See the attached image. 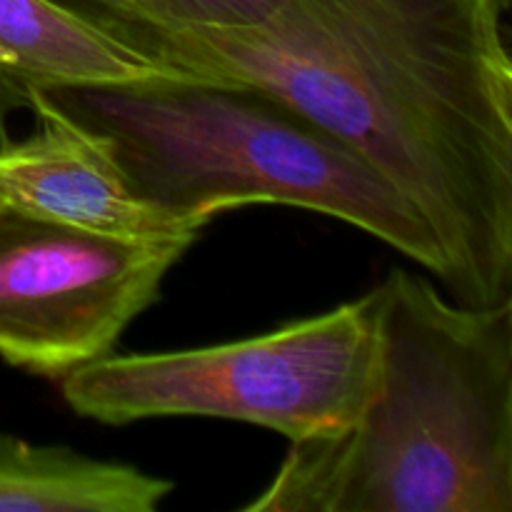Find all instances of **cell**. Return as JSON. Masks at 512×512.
<instances>
[{
    "instance_id": "6da1fadb",
    "label": "cell",
    "mask_w": 512,
    "mask_h": 512,
    "mask_svg": "<svg viewBox=\"0 0 512 512\" xmlns=\"http://www.w3.org/2000/svg\"><path fill=\"white\" fill-rule=\"evenodd\" d=\"M510 0H280L170 28L175 73L255 85L358 150L433 228L463 305L512 298Z\"/></svg>"
},
{
    "instance_id": "7a4b0ae2",
    "label": "cell",
    "mask_w": 512,
    "mask_h": 512,
    "mask_svg": "<svg viewBox=\"0 0 512 512\" xmlns=\"http://www.w3.org/2000/svg\"><path fill=\"white\" fill-rule=\"evenodd\" d=\"M378 378L338 433L290 443L245 512H512V298L463 305L393 268Z\"/></svg>"
},
{
    "instance_id": "3957f363",
    "label": "cell",
    "mask_w": 512,
    "mask_h": 512,
    "mask_svg": "<svg viewBox=\"0 0 512 512\" xmlns=\"http://www.w3.org/2000/svg\"><path fill=\"white\" fill-rule=\"evenodd\" d=\"M35 103L83 130L133 193L175 218L208 225L243 205L303 208L443 280V250L415 205L358 150L255 85L153 73L45 90Z\"/></svg>"
},
{
    "instance_id": "277c9868",
    "label": "cell",
    "mask_w": 512,
    "mask_h": 512,
    "mask_svg": "<svg viewBox=\"0 0 512 512\" xmlns=\"http://www.w3.org/2000/svg\"><path fill=\"white\" fill-rule=\"evenodd\" d=\"M375 378L368 290L323 315L235 343L133 355L110 350L60 375V395L75 415L103 425L238 420L300 443L345 428L363 410Z\"/></svg>"
},
{
    "instance_id": "5b68a950",
    "label": "cell",
    "mask_w": 512,
    "mask_h": 512,
    "mask_svg": "<svg viewBox=\"0 0 512 512\" xmlns=\"http://www.w3.org/2000/svg\"><path fill=\"white\" fill-rule=\"evenodd\" d=\"M190 245L103 238L0 198V360L60 378L110 353Z\"/></svg>"
},
{
    "instance_id": "8992f818",
    "label": "cell",
    "mask_w": 512,
    "mask_h": 512,
    "mask_svg": "<svg viewBox=\"0 0 512 512\" xmlns=\"http://www.w3.org/2000/svg\"><path fill=\"white\" fill-rule=\"evenodd\" d=\"M35 130L0 138V198L20 210L115 240L195 243L205 223L175 218L133 193L113 160L70 120L43 103Z\"/></svg>"
},
{
    "instance_id": "52a82bcc",
    "label": "cell",
    "mask_w": 512,
    "mask_h": 512,
    "mask_svg": "<svg viewBox=\"0 0 512 512\" xmlns=\"http://www.w3.org/2000/svg\"><path fill=\"white\" fill-rule=\"evenodd\" d=\"M170 73L53 0H0V138L45 90Z\"/></svg>"
},
{
    "instance_id": "ba28073f",
    "label": "cell",
    "mask_w": 512,
    "mask_h": 512,
    "mask_svg": "<svg viewBox=\"0 0 512 512\" xmlns=\"http://www.w3.org/2000/svg\"><path fill=\"white\" fill-rule=\"evenodd\" d=\"M173 490L135 465L0 428V512H155Z\"/></svg>"
},
{
    "instance_id": "9c48e42d",
    "label": "cell",
    "mask_w": 512,
    "mask_h": 512,
    "mask_svg": "<svg viewBox=\"0 0 512 512\" xmlns=\"http://www.w3.org/2000/svg\"><path fill=\"white\" fill-rule=\"evenodd\" d=\"M53 3L90 20L100 30L113 35L115 40L148 58L150 63L168 70L165 68V45H168V30L173 25H165L163 20L155 18L140 0H53Z\"/></svg>"
},
{
    "instance_id": "30bf717a",
    "label": "cell",
    "mask_w": 512,
    "mask_h": 512,
    "mask_svg": "<svg viewBox=\"0 0 512 512\" xmlns=\"http://www.w3.org/2000/svg\"><path fill=\"white\" fill-rule=\"evenodd\" d=\"M175 28H250L278 10L280 0H140Z\"/></svg>"
}]
</instances>
